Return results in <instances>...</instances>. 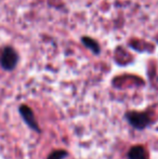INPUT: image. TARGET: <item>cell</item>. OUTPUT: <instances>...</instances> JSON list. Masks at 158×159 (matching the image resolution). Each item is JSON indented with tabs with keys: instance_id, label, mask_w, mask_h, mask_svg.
<instances>
[{
	"instance_id": "5b68a950",
	"label": "cell",
	"mask_w": 158,
	"mask_h": 159,
	"mask_svg": "<svg viewBox=\"0 0 158 159\" xmlns=\"http://www.w3.org/2000/svg\"><path fill=\"white\" fill-rule=\"evenodd\" d=\"M82 43H84V47H87V48L89 49V50L92 51L94 54H99L100 51H101V49H100V46L99 43H97L95 40H93L92 38L90 37H84L81 39Z\"/></svg>"
},
{
	"instance_id": "6da1fadb",
	"label": "cell",
	"mask_w": 158,
	"mask_h": 159,
	"mask_svg": "<svg viewBox=\"0 0 158 159\" xmlns=\"http://www.w3.org/2000/svg\"><path fill=\"white\" fill-rule=\"evenodd\" d=\"M19 61L16 51L11 47H6L0 54V65L4 70H12L15 68Z\"/></svg>"
},
{
	"instance_id": "8992f818",
	"label": "cell",
	"mask_w": 158,
	"mask_h": 159,
	"mask_svg": "<svg viewBox=\"0 0 158 159\" xmlns=\"http://www.w3.org/2000/svg\"><path fill=\"white\" fill-rule=\"evenodd\" d=\"M68 156V153L64 149H59V151H54L48 156L47 159H64Z\"/></svg>"
},
{
	"instance_id": "3957f363",
	"label": "cell",
	"mask_w": 158,
	"mask_h": 159,
	"mask_svg": "<svg viewBox=\"0 0 158 159\" xmlns=\"http://www.w3.org/2000/svg\"><path fill=\"white\" fill-rule=\"evenodd\" d=\"M19 111H20V114H21L23 120L25 121V124L27 125L30 129H33L34 131L40 132V128H39V125H38V122H37L36 118H35V114L29 106H27V105H21L19 108Z\"/></svg>"
},
{
	"instance_id": "277c9868",
	"label": "cell",
	"mask_w": 158,
	"mask_h": 159,
	"mask_svg": "<svg viewBox=\"0 0 158 159\" xmlns=\"http://www.w3.org/2000/svg\"><path fill=\"white\" fill-rule=\"evenodd\" d=\"M129 159H147V154L143 146L141 145H135L129 149L128 153Z\"/></svg>"
},
{
	"instance_id": "7a4b0ae2",
	"label": "cell",
	"mask_w": 158,
	"mask_h": 159,
	"mask_svg": "<svg viewBox=\"0 0 158 159\" xmlns=\"http://www.w3.org/2000/svg\"><path fill=\"white\" fill-rule=\"evenodd\" d=\"M126 118L128 122L133 128L139 130L145 129L151 124L150 116L146 113H140V111H129L126 114Z\"/></svg>"
}]
</instances>
